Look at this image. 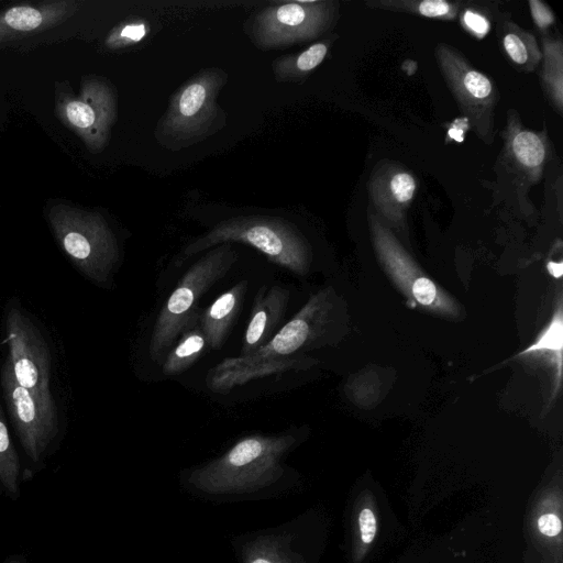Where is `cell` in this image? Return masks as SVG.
<instances>
[{
  "mask_svg": "<svg viewBox=\"0 0 563 563\" xmlns=\"http://www.w3.org/2000/svg\"><path fill=\"white\" fill-rule=\"evenodd\" d=\"M150 31L151 26L146 20L141 18L128 19L108 33L104 46L111 51L134 46L147 37Z\"/></svg>",
  "mask_w": 563,
  "mask_h": 563,
  "instance_id": "cell-23",
  "label": "cell"
},
{
  "mask_svg": "<svg viewBox=\"0 0 563 563\" xmlns=\"http://www.w3.org/2000/svg\"><path fill=\"white\" fill-rule=\"evenodd\" d=\"M238 254L230 243L217 245L184 274L163 305L150 338V356L159 362L185 328L199 314L202 295L234 264Z\"/></svg>",
  "mask_w": 563,
  "mask_h": 563,
  "instance_id": "cell-4",
  "label": "cell"
},
{
  "mask_svg": "<svg viewBox=\"0 0 563 563\" xmlns=\"http://www.w3.org/2000/svg\"><path fill=\"white\" fill-rule=\"evenodd\" d=\"M231 242L251 245L271 262L297 275H305L310 266V246L301 232L289 221L271 216H241L221 221L186 245L184 255L192 256Z\"/></svg>",
  "mask_w": 563,
  "mask_h": 563,
  "instance_id": "cell-2",
  "label": "cell"
},
{
  "mask_svg": "<svg viewBox=\"0 0 563 563\" xmlns=\"http://www.w3.org/2000/svg\"><path fill=\"white\" fill-rule=\"evenodd\" d=\"M0 384L21 445L25 454L37 462L58 432L56 405L41 401L18 383L9 356L1 366Z\"/></svg>",
  "mask_w": 563,
  "mask_h": 563,
  "instance_id": "cell-9",
  "label": "cell"
},
{
  "mask_svg": "<svg viewBox=\"0 0 563 563\" xmlns=\"http://www.w3.org/2000/svg\"><path fill=\"white\" fill-rule=\"evenodd\" d=\"M331 41L317 42L306 49L275 58L272 67L279 82L303 81L325 58Z\"/></svg>",
  "mask_w": 563,
  "mask_h": 563,
  "instance_id": "cell-19",
  "label": "cell"
},
{
  "mask_svg": "<svg viewBox=\"0 0 563 563\" xmlns=\"http://www.w3.org/2000/svg\"><path fill=\"white\" fill-rule=\"evenodd\" d=\"M5 335L18 383L41 401L54 405L47 344L33 321L18 307H11L5 314Z\"/></svg>",
  "mask_w": 563,
  "mask_h": 563,
  "instance_id": "cell-10",
  "label": "cell"
},
{
  "mask_svg": "<svg viewBox=\"0 0 563 563\" xmlns=\"http://www.w3.org/2000/svg\"><path fill=\"white\" fill-rule=\"evenodd\" d=\"M503 136L505 156L510 165L526 179L538 181L549 158L547 134L523 128L518 113L509 110Z\"/></svg>",
  "mask_w": 563,
  "mask_h": 563,
  "instance_id": "cell-14",
  "label": "cell"
},
{
  "mask_svg": "<svg viewBox=\"0 0 563 563\" xmlns=\"http://www.w3.org/2000/svg\"><path fill=\"white\" fill-rule=\"evenodd\" d=\"M333 0L288 1L257 12L246 33L263 51L284 48L319 37L333 27L338 19Z\"/></svg>",
  "mask_w": 563,
  "mask_h": 563,
  "instance_id": "cell-6",
  "label": "cell"
},
{
  "mask_svg": "<svg viewBox=\"0 0 563 563\" xmlns=\"http://www.w3.org/2000/svg\"><path fill=\"white\" fill-rule=\"evenodd\" d=\"M289 296V290L279 285L269 288L263 287L257 292L244 334L240 357L250 356L276 334V328L283 320Z\"/></svg>",
  "mask_w": 563,
  "mask_h": 563,
  "instance_id": "cell-15",
  "label": "cell"
},
{
  "mask_svg": "<svg viewBox=\"0 0 563 563\" xmlns=\"http://www.w3.org/2000/svg\"><path fill=\"white\" fill-rule=\"evenodd\" d=\"M19 456L11 441L0 402V483L11 495L19 493Z\"/></svg>",
  "mask_w": 563,
  "mask_h": 563,
  "instance_id": "cell-22",
  "label": "cell"
},
{
  "mask_svg": "<svg viewBox=\"0 0 563 563\" xmlns=\"http://www.w3.org/2000/svg\"><path fill=\"white\" fill-rule=\"evenodd\" d=\"M228 74L219 67L199 70L170 96L167 110L158 120L154 137L164 148L179 151L205 141L227 124L218 103Z\"/></svg>",
  "mask_w": 563,
  "mask_h": 563,
  "instance_id": "cell-1",
  "label": "cell"
},
{
  "mask_svg": "<svg viewBox=\"0 0 563 563\" xmlns=\"http://www.w3.org/2000/svg\"><path fill=\"white\" fill-rule=\"evenodd\" d=\"M367 214L376 253L402 292L427 310L456 316L453 299L422 273L371 206Z\"/></svg>",
  "mask_w": 563,
  "mask_h": 563,
  "instance_id": "cell-8",
  "label": "cell"
},
{
  "mask_svg": "<svg viewBox=\"0 0 563 563\" xmlns=\"http://www.w3.org/2000/svg\"><path fill=\"white\" fill-rule=\"evenodd\" d=\"M360 528L363 542L369 543L374 539L376 531V520L369 509H364L360 514Z\"/></svg>",
  "mask_w": 563,
  "mask_h": 563,
  "instance_id": "cell-27",
  "label": "cell"
},
{
  "mask_svg": "<svg viewBox=\"0 0 563 563\" xmlns=\"http://www.w3.org/2000/svg\"><path fill=\"white\" fill-rule=\"evenodd\" d=\"M200 313L183 331L181 339L166 354L163 362L165 375H178L189 368L202 354L207 340L199 323Z\"/></svg>",
  "mask_w": 563,
  "mask_h": 563,
  "instance_id": "cell-20",
  "label": "cell"
},
{
  "mask_svg": "<svg viewBox=\"0 0 563 563\" xmlns=\"http://www.w3.org/2000/svg\"><path fill=\"white\" fill-rule=\"evenodd\" d=\"M77 0L22 2L0 11V45L33 36L71 18Z\"/></svg>",
  "mask_w": 563,
  "mask_h": 563,
  "instance_id": "cell-13",
  "label": "cell"
},
{
  "mask_svg": "<svg viewBox=\"0 0 563 563\" xmlns=\"http://www.w3.org/2000/svg\"><path fill=\"white\" fill-rule=\"evenodd\" d=\"M497 34L504 54L517 70L532 73L539 67L542 51L532 33L512 21L504 20L497 27Z\"/></svg>",
  "mask_w": 563,
  "mask_h": 563,
  "instance_id": "cell-17",
  "label": "cell"
},
{
  "mask_svg": "<svg viewBox=\"0 0 563 563\" xmlns=\"http://www.w3.org/2000/svg\"><path fill=\"white\" fill-rule=\"evenodd\" d=\"M367 189L371 207L380 220L406 228L407 210L417 190L415 175L398 163L383 162L374 168Z\"/></svg>",
  "mask_w": 563,
  "mask_h": 563,
  "instance_id": "cell-12",
  "label": "cell"
},
{
  "mask_svg": "<svg viewBox=\"0 0 563 563\" xmlns=\"http://www.w3.org/2000/svg\"><path fill=\"white\" fill-rule=\"evenodd\" d=\"M10 563H21L20 561H11Z\"/></svg>",
  "mask_w": 563,
  "mask_h": 563,
  "instance_id": "cell-30",
  "label": "cell"
},
{
  "mask_svg": "<svg viewBox=\"0 0 563 563\" xmlns=\"http://www.w3.org/2000/svg\"><path fill=\"white\" fill-rule=\"evenodd\" d=\"M529 5L532 20L540 31L544 32L554 24L555 16L545 3L540 0H530Z\"/></svg>",
  "mask_w": 563,
  "mask_h": 563,
  "instance_id": "cell-26",
  "label": "cell"
},
{
  "mask_svg": "<svg viewBox=\"0 0 563 563\" xmlns=\"http://www.w3.org/2000/svg\"><path fill=\"white\" fill-rule=\"evenodd\" d=\"M327 314L324 294L311 297L264 346L247 357H229L220 364L224 366L251 365L269 361H279L308 349L320 333L319 327Z\"/></svg>",
  "mask_w": 563,
  "mask_h": 563,
  "instance_id": "cell-11",
  "label": "cell"
},
{
  "mask_svg": "<svg viewBox=\"0 0 563 563\" xmlns=\"http://www.w3.org/2000/svg\"><path fill=\"white\" fill-rule=\"evenodd\" d=\"M252 563H272V562H269L265 559L258 558V559L254 560Z\"/></svg>",
  "mask_w": 563,
  "mask_h": 563,
  "instance_id": "cell-29",
  "label": "cell"
},
{
  "mask_svg": "<svg viewBox=\"0 0 563 563\" xmlns=\"http://www.w3.org/2000/svg\"><path fill=\"white\" fill-rule=\"evenodd\" d=\"M55 112L90 153H100L108 145L118 118L115 88L107 78L96 75L82 78L78 95L60 82L55 91Z\"/></svg>",
  "mask_w": 563,
  "mask_h": 563,
  "instance_id": "cell-5",
  "label": "cell"
},
{
  "mask_svg": "<svg viewBox=\"0 0 563 563\" xmlns=\"http://www.w3.org/2000/svg\"><path fill=\"white\" fill-rule=\"evenodd\" d=\"M434 55L461 112L484 143H493L498 101L494 81L474 68L460 51L446 43H438Z\"/></svg>",
  "mask_w": 563,
  "mask_h": 563,
  "instance_id": "cell-7",
  "label": "cell"
},
{
  "mask_svg": "<svg viewBox=\"0 0 563 563\" xmlns=\"http://www.w3.org/2000/svg\"><path fill=\"white\" fill-rule=\"evenodd\" d=\"M538 526L539 530L549 537L556 536L561 531V521L552 514L541 516L539 518Z\"/></svg>",
  "mask_w": 563,
  "mask_h": 563,
  "instance_id": "cell-28",
  "label": "cell"
},
{
  "mask_svg": "<svg viewBox=\"0 0 563 563\" xmlns=\"http://www.w3.org/2000/svg\"><path fill=\"white\" fill-rule=\"evenodd\" d=\"M47 219L60 249L74 266L96 284H106L119 262V245L106 219L97 211L55 203Z\"/></svg>",
  "mask_w": 563,
  "mask_h": 563,
  "instance_id": "cell-3",
  "label": "cell"
},
{
  "mask_svg": "<svg viewBox=\"0 0 563 563\" xmlns=\"http://www.w3.org/2000/svg\"><path fill=\"white\" fill-rule=\"evenodd\" d=\"M461 22L465 30L479 38L484 37L490 29L488 19L477 10L471 8L462 11Z\"/></svg>",
  "mask_w": 563,
  "mask_h": 563,
  "instance_id": "cell-25",
  "label": "cell"
},
{
  "mask_svg": "<svg viewBox=\"0 0 563 563\" xmlns=\"http://www.w3.org/2000/svg\"><path fill=\"white\" fill-rule=\"evenodd\" d=\"M562 344H563V320H562V307L561 305L558 308V311L554 313L552 320L544 329V331L540 334L537 341L521 351L516 356H523L526 354L541 352V351H550L556 353V355L562 356Z\"/></svg>",
  "mask_w": 563,
  "mask_h": 563,
  "instance_id": "cell-24",
  "label": "cell"
},
{
  "mask_svg": "<svg viewBox=\"0 0 563 563\" xmlns=\"http://www.w3.org/2000/svg\"><path fill=\"white\" fill-rule=\"evenodd\" d=\"M246 282H240L221 294L200 316L199 323L207 344L213 350L221 349L228 332L242 306Z\"/></svg>",
  "mask_w": 563,
  "mask_h": 563,
  "instance_id": "cell-16",
  "label": "cell"
},
{
  "mask_svg": "<svg viewBox=\"0 0 563 563\" xmlns=\"http://www.w3.org/2000/svg\"><path fill=\"white\" fill-rule=\"evenodd\" d=\"M542 59L540 81L543 91L554 110L563 112V43L561 37L542 35Z\"/></svg>",
  "mask_w": 563,
  "mask_h": 563,
  "instance_id": "cell-18",
  "label": "cell"
},
{
  "mask_svg": "<svg viewBox=\"0 0 563 563\" xmlns=\"http://www.w3.org/2000/svg\"><path fill=\"white\" fill-rule=\"evenodd\" d=\"M366 4L374 9L406 12L428 19L452 21L456 18L461 3L445 0H375Z\"/></svg>",
  "mask_w": 563,
  "mask_h": 563,
  "instance_id": "cell-21",
  "label": "cell"
}]
</instances>
